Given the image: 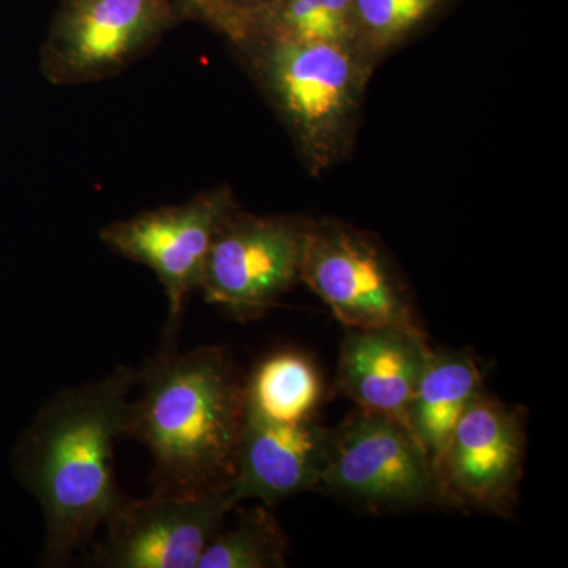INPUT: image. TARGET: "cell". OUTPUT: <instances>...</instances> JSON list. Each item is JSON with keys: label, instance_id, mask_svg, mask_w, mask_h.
Masks as SVG:
<instances>
[{"label": "cell", "instance_id": "4", "mask_svg": "<svg viewBox=\"0 0 568 568\" xmlns=\"http://www.w3.org/2000/svg\"><path fill=\"white\" fill-rule=\"evenodd\" d=\"M321 491L369 510L443 506L435 467L405 426L355 410L331 429Z\"/></svg>", "mask_w": 568, "mask_h": 568}, {"label": "cell", "instance_id": "7", "mask_svg": "<svg viewBox=\"0 0 568 568\" xmlns=\"http://www.w3.org/2000/svg\"><path fill=\"white\" fill-rule=\"evenodd\" d=\"M178 21L170 0H65L43 51L54 84L104 80L151 50Z\"/></svg>", "mask_w": 568, "mask_h": 568}, {"label": "cell", "instance_id": "8", "mask_svg": "<svg viewBox=\"0 0 568 568\" xmlns=\"http://www.w3.org/2000/svg\"><path fill=\"white\" fill-rule=\"evenodd\" d=\"M237 207L230 186H216L186 203L108 224L100 237L115 253L155 272L170 302V325L178 327L186 298L201 287L213 239Z\"/></svg>", "mask_w": 568, "mask_h": 568}, {"label": "cell", "instance_id": "12", "mask_svg": "<svg viewBox=\"0 0 568 568\" xmlns=\"http://www.w3.org/2000/svg\"><path fill=\"white\" fill-rule=\"evenodd\" d=\"M429 353L424 332L353 328L339 351L338 386L358 409L392 418L409 432L407 413Z\"/></svg>", "mask_w": 568, "mask_h": 568}, {"label": "cell", "instance_id": "3", "mask_svg": "<svg viewBox=\"0 0 568 568\" xmlns=\"http://www.w3.org/2000/svg\"><path fill=\"white\" fill-rule=\"evenodd\" d=\"M239 51L310 174L320 178L349 155L375 70L368 59L349 44L310 41L252 40Z\"/></svg>", "mask_w": 568, "mask_h": 568}, {"label": "cell", "instance_id": "17", "mask_svg": "<svg viewBox=\"0 0 568 568\" xmlns=\"http://www.w3.org/2000/svg\"><path fill=\"white\" fill-rule=\"evenodd\" d=\"M448 0H354L355 48L376 65Z\"/></svg>", "mask_w": 568, "mask_h": 568}, {"label": "cell", "instance_id": "2", "mask_svg": "<svg viewBox=\"0 0 568 568\" xmlns=\"http://www.w3.org/2000/svg\"><path fill=\"white\" fill-rule=\"evenodd\" d=\"M136 383L138 369L119 366L52 396L33 426L28 473L47 518L51 566L69 562L125 503L112 454L118 437L125 436Z\"/></svg>", "mask_w": 568, "mask_h": 568}, {"label": "cell", "instance_id": "18", "mask_svg": "<svg viewBox=\"0 0 568 568\" xmlns=\"http://www.w3.org/2000/svg\"><path fill=\"white\" fill-rule=\"evenodd\" d=\"M181 3L193 17L226 37L237 50L252 37L253 13L239 7L234 0H181Z\"/></svg>", "mask_w": 568, "mask_h": 568}, {"label": "cell", "instance_id": "11", "mask_svg": "<svg viewBox=\"0 0 568 568\" xmlns=\"http://www.w3.org/2000/svg\"><path fill=\"white\" fill-rule=\"evenodd\" d=\"M331 429L315 420L283 424L245 407L233 480L239 504L256 499L265 506L297 493L317 489Z\"/></svg>", "mask_w": 568, "mask_h": 568}, {"label": "cell", "instance_id": "13", "mask_svg": "<svg viewBox=\"0 0 568 568\" xmlns=\"http://www.w3.org/2000/svg\"><path fill=\"white\" fill-rule=\"evenodd\" d=\"M481 392L484 379L473 357L432 349L410 402L407 426L435 470L459 418Z\"/></svg>", "mask_w": 568, "mask_h": 568}, {"label": "cell", "instance_id": "10", "mask_svg": "<svg viewBox=\"0 0 568 568\" xmlns=\"http://www.w3.org/2000/svg\"><path fill=\"white\" fill-rule=\"evenodd\" d=\"M526 433L518 410L481 392L436 466L444 504L503 515L517 499Z\"/></svg>", "mask_w": 568, "mask_h": 568}, {"label": "cell", "instance_id": "1", "mask_svg": "<svg viewBox=\"0 0 568 568\" xmlns=\"http://www.w3.org/2000/svg\"><path fill=\"white\" fill-rule=\"evenodd\" d=\"M125 436L148 447L155 491L233 487L245 420V381L222 347H164L138 369Z\"/></svg>", "mask_w": 568, "mask_h": 568}, {"label": "cell", "instance_id": "16", "mask_svg": "<svg viewBox=\"0 0 568 568\" xmlns=\"http://www.w3.org/2000/svg\"><path fill=\"white\" fill-rule=\"evenodd\" d=\"M287 541L268 506L244 508L231 528L212 538L196 568H280Z\"/></svg>", "mask_w": 568, "mask_h": 568}, {"label": "cell", "instance_id": "9", "mask_svg": "<svg viewBox=\"0 0 568 568\" xmlns=\"http://www.w3.org/2000/svg\"><path fill=\"white\" fill-rule=\"evenodd\" d=\"M239 506L233 487L129 499L106 521L95 562L106 568H196Z\"/></svg>", "mask_w": 568, "mask_h": 568}, {"label": "cell", "instance_id": "15", "mask_svg": "<svg viewBox=\"0 0 568 568\" xmlns=\"http://www.w3.org/2000/svg\"><path fill=\"white\" fill-rule=\"evenodd\" d=\"M252 40L310 41L355 48L354 0H275L265 9L254 11L248 41Z\"/></svg>", "mask_w": 568, "mask_h": 568}, {"label": "cell", "instance_id": "5", "mask_svg": "<svg viewBox=\"0 0 568 568\" xmlns=\"http://www.w3.org/2000/svg\"><path fill=\"white\" fill-rule=\"evenodd\" d=\"M301 282L347 331L399 327L424 332L384 246L351 224L310 220Z\"/></svg>", "mask_w": 568, "mask_h": 568}, {"label": "cell", "instance_id": "14", "mask_svg": "<svg viewBox=\"0 0 568 568\" xmlns=\"http://www.w3.org/2000/svg\"><path fill=\"white\" fill-rule=\"evenodd\" d=\"M323 398V381L305 355L283 351L265 358L245 381V407L283 424L312 420Z\"/></svg>", "mask_w": 568, "mask_h": 568}, {"label": "cell", "instance_id": "6", "mask_svg": "<svg viewBox=\"0 0 568 568\" xmlns=\"http://www.w3.org/2000/svg\"><path fill=\"white\" fill-rule=\"evenodd\" d=\"M308 219L261 216L235 209L213 239L203 291L209 304L241 321L278 305L301 283Z\"/></svg>", "mask_w": 568, "mask_h": 568}, {"label": "cell", "instance_id": "19", "mask_svg": "<svg viewBox=\"0 0 568 568\" xmlns=\"http://www.w3.org/2000/svg\"><path fill=\"white\" fill-rule=\"evenodd\" d=\"M234 2L237 3L239 7H242V9L254 13V11L263 10L265 7L271 6L275 0H234Z\"/></svg>", "mask_w": 568, "mask_h": 568}]
</instances>
